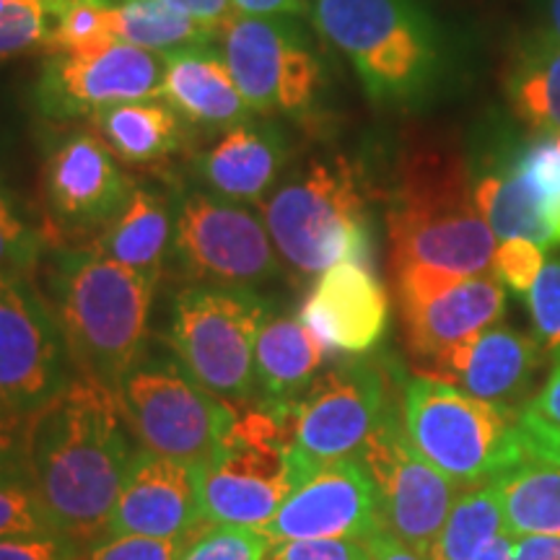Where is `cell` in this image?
<instances>
[{
  "label": "cell",
  "mask_w": 560,
  "mask_h": 560,
  "mask_svg": "<svg viewBox=\"0 0 560 560\" xmlns=\"http://www.w3.org/2000/svg\"><path fill=\"white\" fill-rule=\"evenodd\" d=\"M0 480L30 482V418L0 405Z\"/></svg>",
  "instance_id": "obj_40"
},
{
  "label": "cell",
  "mask_w": 560,
  "mask_h": 560,
  "mask_svg": "<svg viewBox=\"0 0 560 560\" xmlns=\"http://www.w3.org/2000/svg\"><path fill=\"white\" fill-rule=\"evenodd\" d=\"M172 257L195 283L255 289L280 276L260 215L210 190H187L177 200Z\"/></svg>",
  "instance_id": "obj_11"
},
{
  "label": "cell",
  "mask_w": 560,
  "mask_h": 560,
  "mask_svg": "<svg viewBox=\"0 0 560 560\" xmlns=\"http://www.w3.org/2000/svg\"><path fill=\"white\" fill-rule=\"evenodd\" d=\"M11 3H16V0H0V13H3L5 9H9Z\"/></svg>",
  "instance_id": "obj_51"
},
{
  "label": "cell",
  "mask_w": 560,
  "mask_h": 560,
  "mask_svg": "<svg viewBox=\"0 0 560 560\" xmlns=\"http://www.w3.org/2000/svg\"><path fill=\"white\" fill-rule=\"evenodd\" d=\"M272 247L299 276L371 260L366 187L346 159H319L280 182L262 202Z\"/></svg>",
  "instance_id": "obj_5"
},
{
  "label": "cell",
  "mask_w": 560,
  "mask_h": 560,
  "mask_svg": "<svg viewBox=\"0 0 560 560\" xmlns=\"http://www.w3.org/2000/svg\"><path fill=\"white\" fill-rule=\"evenodd\" d=\"M52 13L47 0H16L0 13V60L32 50H47Z\"/></svg>",
  "instance_id": "obj_34"
},
{
  "label": "cell",
  "mask_w": 560,
  "mask_h": 560,
  "mask_svg": "<svg viewBox=\"0 0 560 560\" xmlns=\"http://www.w3.org/2000/svg\"><path fill=\"white\" fill-rule=\"evenodd\" d=\"M164 68V55L125 42L81 52H52L39 73L37 107L52 120H94L117 104L159 100Z\"/></svg>",
  "instance_id": "obj_14"
},
{
  "label": "cell",
  "mask_w": 560,
  "mask_h": 560,
  "mask_svg": "<svg viewBox=\"0 0 560 560\" xmlns=\"http://www.w3.org/2000/svg\"><path fill=\"white\" fill-rule=\"evenodd\" d=\"M52 13V34L47 55L81 52L109 45L112 11L117 0H47Z\"/></svg>",
  "instance_id": "obj_32"
},
{
  "label": "cell",
  "mask_w": 560,
  "mask_h": 560,
  "mask_svg": "<svg viewBox=\"0 0 560 560\" xmlns=\"http://www.w3.org/2000/svg\"><path fill=\"white\" fill-rule=\"evenodd\" d=\"M164 3L182 11L185 16L200 21V24L213 26V30H221V24H226L234 13H240L234 0H164Z\"/></svg>",
  "instance_id": "obj_44"
},
{
  "label": "cell",
  "mask_w": 560,
  "mask_h": 560,
  "mask_svg": "<svg viewBox=\"0 0 560 560\" xmlns=\"http://www.w3.org/2000/svg\"><path fill=\"white\" fill-rule=\"evenodd\" d=\"M161 102L185 122L208 130H229L249 120V107L236 89L223 55L213 45L179 47L164 52Z\"/></svg>",
  "instance_id": "obj_23"
},
{
  "label": "cell",
  "mask_w": 560,
  "mask_h": 560,
  "mask_svg": "<svg viewBox=\"0 0 560 560\" xmlns=\"http://www.w3.org/2000/svg\"><path fill=\"white\" fill-rule=\"evenodd\" d=\"M83 545L62 532L0 540V560H81Z\"/></svg>",
  "instance_id": "obj_41"
},
{
  "label": "cell",
  "mask_w": 560,
  "mask_h": 560,
  "mask_svg": "<svg viewBox=\"0 0 560 560\" xmlns=\"http://www.w3.org/2000/svg\"><path fill=\"white\" fill-rule=\"evenodd\" d=\"M312 24L353 66L371 102L410 107L436 86L444 52L418 0H312Z\"/></svg>",
  "instance_id": "obj_4"
},
{
  "label": "cell",
  "mask_w": 560,
  "mask_h": 560,
  "mask_svg": "<svg viewBox=\"0 0 560 560\" xmlns=\"http://www.w3.org/2000/svg\"><path fill=\"white\" fill-rule=\"evenodd\" d=\"M387 234L395 272H493L499 244L475 206L472 174L457 153L420 151L405 161L389 198Z\"/></svg>",
  "instance_id": "obj_3"
},
{
  "label": "cell",
  "mask_w": 560,
  "mask_h": 560,
  "mask_svg": "<svg viewBox=\"0 0 560 560\" xmlns=\"http://www.w3.org/2000/svg\"><path fill=\"white\" fill-rule=\"evenodd\" d=\"M299 317L327 350L366 355L389 327V293L363 262H340L317 276Z\"/></svg>",
  "instance_id": "obj_20"
},
{
  "label": "cell",
  "mask_w": 560,
  "mask_h": 560,
  "mask_svg": "<svg viewBox=\"0 0 560 560\" xmlns=\"http://www.w3.org/2000/svg\"><path fill=\"white\" fill-rule=\"evenodd\" d=\"M540 361V340L506 325H490L444 350L431 361V371L423 374L436 376L480 400L516 408V402L532 392Z\"/></svg>",
  "instance_id": "obj_21"
},
{
  "label": "cell",
  "mask_w": 560,
  "mask_h": 560,
  "mask_svg": "<svg viewBox=\"0 0 560 560\" xmlns=\"http://www.w3.org/2000/svg\"><path fill=\"white\" fill-rule=\"evenodd\" d=\"M73 374L52 306L26 278L0 276V405L32 418Z\"/></svg>",
  "instance_id": "obj_13"
},
{
  "label": "cell",
  "mask_w": 560,
  "mask_h": 560,
  "mask_svg": "<svg viewBox=\"0 0 560 560\" xmlns=\"http://www.w3.org/2000/svg\"><path fill=\"white\" fill-rule=\"evenodd\" d=\"M50 283L75 371L117 389L145 355L159 280L91 247H66L55 255Z\"/></svg>",
  "instance_id": "obj_2"
},
{
  "label": "cell",
  "mask_w": 560,
  "mask_h": 560,
  "mask_svg": "<svg viewBox=\"0 0 560 560\" xmlns=\"http://www.w3.org/2000/svg\"><path fill=\"white\" fill-rule=\"evenodd\" d=\"M511 545H514V540L509 535H499L478 552L475 560H514V548Z\"/></svg>",
  "instance_id": "obj_49"
},
{
  "label": "cell",
  "mask_w": 560,
  "mask_h": 560,
  "mask_svg": "<svg viewBox=\"0 0 560 560\" xmlns=\"http://www.w3.org/2000/svg\"><path fill=\"white\" fill-rule=\"evenodd\" d=\"M511 548H514V560H560V537L527 535L514 540Z\"/></svg>",
  "instance_id": "obj_47"
},
{
  "label": "cell",
  "mask_w": 560,
  "mask_h": 560,
  "mask_svg": "<svg viewBox=\"0 0 560 560\" xmlns=\"http://www.w3.org/2000/svg\"><path fill=\"white\" fill-rule=\"evenodd\" d=\"M195 537L182 540H159L140 535H104L89 548H83L81 560H179Z\"/></svg>",
  "instance_id": "obj_38"
},
{
  "label": "cell",
  "mask_w": 560,
  "mask_h": 560,
  "mask_svg": "<svg viewBox=\"0 0 560 560\" xmlns=\"http://www.w3.org/2000/svg\"><path fill=\"white\" fill-rule=\"evenodd\" d=\"M206 527L202 465L161 457L143 446L132 452L107 535L182 540L198 537Z\"/></svg>",
  "instance_id": "obj_19"
},
{
  "label": "cell",
  "mask_w": 560,
  "mask_h": 560,
  "mask_svg": "<svg viewBox=\"0 0 560 560\" xmlns=\"http://www.w3.org/2000/svg\"><path fill=\"white\" fill-rule=\"evenodd\" d=\"M177 206L156 187L136 185L120 213L89 247L125 268L161 280L172 257Z\"/></svg>",
  "instance_id": "obj_25"
},
{
  "label": "cell",
  "mask_w": 560,
  "mask_h": 560,
  "mask_svg": "<svg viewBox=\"0 0 560 560\" xmlns=\"http://www.w3.org/2000/svg\"><path fill=\"white\" fill-rule=\"evenodd\" d=\"M265 560H369L361 540H283L270 542Z\"/></svg>",
  "instance_id": "obj_42"
},
{
  "label": "cell",
  "mask_w": 560,
  "mask_h": 560,
  "mask_svg": "<svg viewBox=\"0 0 560 560\" xmlns=\"http://www.w3.org/2000/svg\"><path fill=\"white\" fill-rule=\"evenodd\" d=\"M524 410L535 412V416L548 420V423L560 425V350L556 353V361H552L548 382L542 384L535 400H529Z\"/></svg>",
  "instance_id": "obj_45"
},
{
  "label": "cell",
  "mask_w": 560,
  "mask_h": 560,
  "mask_svg": "<svg viewBox=\"0 0 560 560\" xmlns=\"http://www.w3.org/2000/svg\"><path fill=\"white\" fill-rule=\"evenodd\" d=\"M363 545H366L369 560H429L418 550H412L410 545L397 540L387 527H380L374 535H369Z\"/></svg>",
  "instance_id": "obj_46"
},
{
  "label": "cell",
  "mask_w": 560,
  "mask_h": 560,
  "mask_svg": "<svg viewBox=\"0 0 560 560\" xmlns=\"http://www.w3.org/2000/svg\"><path fill=\"white\" fill-rule=\"evenodd\" d=\"M405 433L420 457L462 488L501 478L527 457L522 410L467 395L429 374L402 382Z\"/></svg>",
  "instance_id": "obj_7"
},
{
  "label": "cell",
  "mask_w": 560,
  "mask_h": 560,
  "mask_svg": "<svg viewBox=\"0 0 560 560\" xmlns=\"http://www.w3.org/2000/svg\"><path fill=\"white\" fill-rule=\"evenodd\" d=\"M325 348L301 317L270 314L255 346L257 400L296 405L317 380L325 363Z\"/></svg>",
  "instance_id": "obj_26"
},
{
  "label": "cell",
  "mask_w": 560,
  "mask_h": 560,
  "mask_svg": "<svg viewBox=\"0 0 560 560\" xmlns=\"http://www.w3.org/2000/svg\"><path fill=\"white\" fill-rule=\"evenodd\" d=\"M112 37L164 55L179 47L213 45L219 30L185 16L164 0H120L112 11Z\"/></svg>",
  "instance_id": "obj_30"
},
{
  "label": "cell",
  "mask_w": 560,
  "mask_h": 560,
  "mask_svg": "<svg viewBox=\"0 0 560 560\" xmlns=\"http://www.w3.org/2000/svg\"><path fill=\"white\" fill-rule=\"evenodd\" d=\"M520 431L524 452L560 467V425L548 423V420L535 416V412L522 410Z\"/></svg>",
  "instance_id": "obj_43"
},
{
  "label": "cell",
  "mask_w": 560,
  "mask_h": 560,
  "mask_svg": "<svg viewBox=\"0 0 560 560\" xmlns=\"http://www.w3.org/2000/svg\"><path fill=\"white\" fill-rule=\"evenodd\" d=\"M503 535L560 537V467L527 454L495 478Z\"/></svg>",
  "instance_id": "obj_29"
},
{
  "label": "cell",
  "mask_w": 560,
  "mask_h": 560,
  "mask_svg": "<svg viewBox=\"0 0 560 560\" xmlns=\"http://www.w3.org/2000/svg\"><path fill=\"white\" fill-rule=\"evenodd\" d=\"M545 265V247L527 240H506L495 247L493 272L511 291L527 296Z\"/></svg>",
  "instance_id": "obj_39"
},
{
  "label": "cell",
  "mask_w": 560,
  "mask_h": 560,
  "mask_svg": "<svg viewBox=\"0 0 560 560\" xmlns=\"http://www.w3.org/2000/svg\"><path fill=\"white\" fill-rule=\"evenodd\" d=\"M115 389L75 371L30 418V482L58 532L89 548L107 535L132 450Z\"/></svg>",
  "instance_id": "obj_1"
},
{
  "label": "cell",
  "mask_w": 560,
  "mask_h": 560,
  "mask_svg": "<svg viewBox=\"0 0 560 560\" xmlns=\"http://www.w3.org/2000/svg\"><path fill=\"white\" fill-rule=\"evenodd\" d=\"M91 122L115 156L128 164H153L177 153L185 143V120L161 100L117 104L100 112Z\"/></svg>",
  "instance_id": "obj_28"
},
{
  "label": "cell",
  "mask_w": 560,
  "mask_h": 560,
  "mask_svg": "<svg viewBox=\"0 0 560 560\" xmlns=\"http://www.w3.org/2000/svg\"><path fill=\"white\" fill-rule=\"evenodd\" d=\"M289 161V143L276 125L242 122L223 130L221 138L195 159V172L219 198L262 206L278 187Z\"/></svg>",
  "instance_id": "obj_22"
},
{
  "label": "cell",
  "mask_w": 560,
  "mask_h": 560,
  "mask_svg": "<svg viewBox=\"0 0 560 560\" xmlns=\"http://www.w3.org/2000/svg\"><path fill=\"white\" fill-rule=\"evenodd\" d=\"M115 395L143 450L190 465H208L240 416L172 359H143Z\"/></svg>",
  "instance_id": "obj_9"
},
{
  "label": "cell",
  "mask_w": 560,
  "mask_h": 560,
  "mask_svg": "<svg viewBox=\"0 0 560 560\" xmlns=\"http://www.w3.org/2000/svg\"><path fill=\"white\" fill-rule=\"evenodd\" d=\"M472 198L499 242L527 240L548 249L560 240L558 215L516 166L511 151L488 164L478 177L472 174Z\"/></svg>",
  "instance_id": "obj_24"
},
{
  "label": "cell",
  "mask_w": 560,
  "mask_h": 560,
  "mask_svg": "<svg viewBox=\"0 0 560 560\" xmlns=\"http://www.w3.org/2000/svg\"><path fill=\"white\" fill-rule=\"evenodd\" d=\"M545 21H548L545 30H550L560 39V0H545Z\"/></svg>",
  "instance_id": "obj_50"
},
{
  "label": "cell",
  "mask_w": 560,
  "mask_h": 560,
  "mask_svg": "<svg viewBox=\"0 0 560 560\" xmlns=\"http://www.w3.org/2000/svg\"><path fill=\"white\" fill-rule=\"evenodd\" d=\"M293 408L255 400L236 416L221 450L202 465V509L208 524L262 529L317 462L293 441Z\"/></svg>",
  "instance_id": "obj_6"
},
{
  "label": "cell",
  "mask_w": 560,
  "mask_h": 560,
  "mask_svg": "<svg viewBox=\"0 0 560 560\" xmlns=\"http://www.w3.org/2000/svg\"><path fill=\"white\" fill-rule=\"evenodd\" d=\"M397 304L408 348L420 359H439L470 335L499 325L506 291L495 272L450 276L436 270L395 272Z\"/></svg>",
  "instance_id": "obj_16"
},
{
  "label": "cell",
  "mask_w": 560,
  "mask_h": 560,
  "mask_svg": "<svg viewBox=\"0 0 560 560\" xmlns=\"http://www.w3.org/2000/svg\"><path fill=\"white\" fill-rule=\"evenodd\" d=\"M270 540L260 529L210 524L190 540L179 560H265Z\"/></svg>",
  "instance_id": "obj_35"
},
{
  "label": "cell",
  "mask_w": 560,
  "mask_h": 560,
  "mask_svg": "<svg viewBox=\"0 0 560 560\" xmlns=\"http://www.w3.org/2000/svg\"><path fill=\"white\" fill-rule=\"evenodd\" d=\"M558 236H560V229H558Z\"/></svg>",
  "instance_id": "obj_52"
},
{
  "label": "cell",
  "mask_w": 560,
  "mask_h": 560,
  "mask_svg": "<svg viewBox=\"0 0 560 560\" xmlns=\"http://www.w3.org/2000/svg\"><path fill=\"white\" fill-rule=\"evenodd\" d=\"M47 240L26 219L16 198L0 185V276L26 278L45 255Z\"/></svg>",
  "instance_id": "obj_33"
},
{
  "label": "cell",
  "mask_w": 560,
  "mask_h": 560,
  "mask_svg": "<svg viewBox=\"0 0 560 560\" xmlns=\"http://www.w3.org/2000/svg\"><path fill=\"white\" fill-rule=\"evenodd\" d=\"M527 306L542 348L560 350V257L545 260L540 276L527 293Z\"/></svg>",
  "instance_id": "obj_37"
},
{
  "label": "cell",
  "mask_w": 560,
  "mask_h": 560,
  "mask_svg": "<svg viewBox=\"0 0 560 560\" xmlns=\"http://www.w3.org/2000/svg\"><path fill=\"white\" fill-rule=\"evenodd\" d=\"M382 524L380 495L359 457L317 465L260 529L270 542L366 540Z\"/></svg>",
  "instance_id": "obj_18"
},
{
  "label": "cell",
  "mask_w": 560,
  "mask_h": 560,
  "mask_svg": "<svg viewBox=\"0 0 560 560\" xmlns=\"http://www.w3.org/2000/svg\"><path fill=\"white\" fill-rule=\"evenodd\" d=\"M234 5L249 16H299L306 9L304 0H234Z\"/></svg>",
  "instance_id": "obj_48"
},
{
  "label": "cell",
  "mask_w": 560,
  "mask_h": 560,
  "mask_svg": "<svg viewBox=\"0 0 560 560\" xmlns=\"http://www.w3.org/2000/svg\"><path fill=\"white\" fill-rule=\"evenodd\" d=\"M503 89L516 120L535 136L560 132V39L537 30L516 42L509 58Z\"/></svg>",
  "instance_id": "obj_27"
},
{
  "label": "cell",
  "mask_w": 560,
  "mask_h": 560,
  "mask_svg": "<svg viewBox=\"0 0 560 560\" xmlns=\"http://www.w3.org/2000/svg\"><path fill=\"white\" fill-rule=\"evenodd\" d=\"M215 39L249 112L304 115L314 107L325 75L296 21L234 13Z\"/></svg>",
  "instance_id": "obj_10"
},
{
  "label": "cell",
  "mask_w": 560,
  "mask_h": 560,
  "mask_svg": "<svg viewBox=\"0 0 560 560\" xmlns=\"http://www.w3.org/2000/svg\"><path fill=\"white\" fill-rule=\"evenodd\" d=\"M503 535V511L495 480L462 488L429 560H475L490 540Z\"/></svg>",
  "instance_id": "obj_31"
},
{
  "label": "cell",
  "mask_w": 560,
  "mask_h": 560,
  "mask_svg": "<svg viewBox=\"0 0 560 560\" xmlns=\"http://www.w3.org/2000/svg\"><path fill=\"white\" fill-rule=\"evenodd\" d=\"M270 301L255 289L190 283L172 296L166 342L195 382L231 405L257 400L255 346Z\"/></svg>",
  "instance_id": "obj_8"
},
{
  "label": "cell",
  "mask_w": 560,
  "mask_h": 560,
  "mask_svg": "<svg viewBox=\"0 0 560 560\" xmlns=\"http://www.w3.org/2000/svg\"><path fill=\"white\" fill-rule=\"evenodd\" d=\"M359 459L374 480L384 527L397 540L429 558L431 545L444 527L462 486L420 457L405 433L400 402L392 400L359 452Z\"/></svg>",
  "instance_id": "obj_12"
},
{
  "label": "cell",
  "mask_w": 560,
  "mask_h": 560,
  "mask_svg": "<svg viewBox=\"0 0 560 560\" xmlns=\"http://www.w3.org/2000/svg\"><path fill=\"white\" fill-rule=\"evenodd\" d=\"M389 405V371L353 355L304 392L293 408V441L317 465L359 457Z\"/></svg>",
  "instance_id": "obj_15"
},
{
  "label": "cell",
  "mask_w": 560,
  "mask_h": 560,
  "mask_svg": "<svg viewBox=\"0 0 560 560\" xmlns=\"http://www.w3.org/2000/svg\"><path fill=\"white\" fill-rule=\"evenodd\" d=\"M136 182L100 136L73 132L50 151L45 200L55 231L68 240H96L128 202Z\"/></svg>",
  "instance_id": "obj_17"
},
{
  "label": "cell",
  "mask_w": 560,
  "mask_h": 560,
  "mask_svg": "<svg viewBox=\"0 0 560 560\" xmlns=\"http://www.w3.org/2000/svg\"><path fill=\"white\" fill-rule=\"evenodd\" d=\"M58 532L32 482L0 480V540Z\"/></svg>",
  "instance_id": "obj_36"
}]
</instances>
